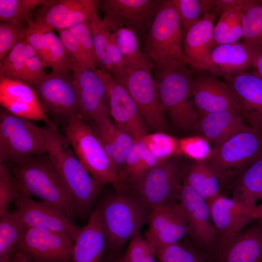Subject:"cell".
Returning a JSON list of instances; mask_svg holds the SVG:
<instances>
[{"label": "cell", "instance_id": "6da1fadb", "mask_svg": "<svg viewBox=\"0 0 262 262\" xmlns=\"http://www.w3.org/2000/svg\"><path fill=\"white\" fill-rule=\"evenodd\" d=\"M43 129L47 153L71 195L77 216L89 218L102 186L85 169L55 124H45Z\"/></svg>", "mask_w": 262, "mask_h": 262}, {"label": "cell", "instance_id": "7a4b0ae2", "mask_svg": "<svg viewBox=\"0 0 262 262\" xmlns=\"http://www.w3.org/2000/svg\"><path fill=\"white\" fill-rule=\"evenodd\" d=\"M20 193L36 196L63 210L71 219L77 216L71 195L47 153L7 164Z\"/></svg>", "mask_w": 262, "mask_h": 262}, {"label": "cell", "instance_id": "3957f363", "mask_svg": "<svg viewBox=\"0 0 262 262\" xmlns=\"http://www.w3.org/2000/svg\"><path fill=\"white\" fill-rule=\"evenodd\" d=\"M184 36L172 0H163L143 38L142 50L155 70L187 66L182 46Z\"/></svg>", "mask_w": 262, "mask_h": 262}, {"label": "cell", "instance_id": "277c9868", "mask_svg": "<svg viewBox=\"0 0 262 262\" xmlns=\"http://www.w3.org/2000/svg\"><path fill=\"white\" fill-rule=\"evenodd\" d=\"M187 66L155 70L154 79L165 115L174 127L185 131L196 130L199 118L193 101V72Z\"/></svg>", "mask_w": 262, "mask_h": 262}, {"label": "cell", "instance_id": "5b68a950", "mask_svg": "<svg viewBox=\"0 0 262 262\" xmlns=\"http://www.w3.org/2000/svg\"><path fill=\"white\" fill-rule=\"evenodd\" d=\"M109 194L98 205L107 247L121 248L148 223L151 211L126 190Z\"/></svg>", "mask_w": 262, "mask_h": 262}, {"label": "cell", "instance_id": "8992f818", "mask_svg": "<svg viewBox=\"0 0 262 262\" xmlns=\"http://www.w3.org/2000/svg\"><path fill=\"white\" fill-rule=\"evenodd\" d=\"M63 134L77 158L99 185L112 184L119 189L118 172L89 123L73 116L62 125Z\"/></svg>", "mask_w": 262, "mask_h": 262}, {"label": "cell", "instance_id": "52a82bcc", "mask_svg": "<svg viewBox=\"0 0 262 262\" xmlns=\"http://www.w3.org/2000/svg\"><path fill=\"white\" fill-rule=\"evenodd\" d=\"M261 157L262 132L247 126L213 147L206 162L222 184L235 178Z\"/></svg>", "mask_w": 262, "mask_h": 262}, {"label": "cell", "instance_id": "ba28073f", "mask_svg": "<svg viewBox=\"0 0 262 262\" xmlns=\"http://www.w3.org/2000/svg\"><path fill=\"white\" fill-rule=\"evenodd\" d=\"M47 153L43 127L0 110V163L14 164Z\"/></svg>", "mask_w": 262, "mask_h": 262}, {"label": "cell", "instance_id": "9c48e42d", "mask_svg": "<svg viewBox=\"0 0 262 262\" xmlns=\"http://www.w3.org/2000/svg\"><path fill=\"white\" fill-rule=\"evenodd\" d=\"M152 68L125 65L110 75L126 90L151 129L164 132L167 129L165 115L160 104Z\"/></svg>", "mask_w": 262, "mask_h": 262}, {"label": "cell", "instance_id": "30bf717a", "mask_svg": "<svg viewBox=\"0 0 262 262\" xmlns=\"http://www.w3.org/2000/svg\"><path fill=\"white\" fill-rule=\"evenodd\" d=\"M32 87L47 115L55 124L62 125L73 116L82 117L75 79L71 70H52Z\"/></svg>", "mask_w": 262, "mask_h": 262}, {"label": "cell", "instance_id": "8fae6325", "mask_svg": "<svg viewBox=\"0 0 262 262\" xmlns=\"http://www.w3.org/2000/svg\"><path fill=\"white\" fill-rule=\"evenodd\" d=\"M183 180L182 168L175 160L169 159L123 190L151 211L166 203L178 201Z\"/></svg>", "mask_w": 262, "mask_h": 262}, {"label": "cell", "instance_id": "7c38bea8", "mask_svg": "<svg viewBox=\"0 0 262 262\" xmlns=\"http://www.w3.org/2000/svg\"><path fill=\"white\" fill-rule=\"evenodd\" d=\"M35 13L31 30L44 33L68 29L98 14L100 0H46Z\"/></svg>", "mask_w": 262, "mask_h": 262}, {"label": "cell", "instance_id": "4fadbf2b", "mask_svg": "<svg viewBox=\"0 0 262 262\" xmlns=\"http://www.w3.org/2000/svg\"><path fill=\"white\" fill-rule=\"evenodd\" d=\"M163 0H100L103 19L114 30L124 27L146 35Z\"/></svg>", "mask_w": 262, "mask_h": 262}, {"label": "cell", "instance_id": "5bb4252c", "mask_svg": "<svg viewBox=\"0 0 262 262\" xmlns=\"http://www.w3.org/2000/svg\"><path fill=\"white\" fill-rule=\"evenodd\" d=\"M13 212L26 228H39L67 235L73 241L81 228L61 209L49 202H37L20 193L15 201Z\"/></svg>", "mask_w": 262, "mask_h": 262}, {"label": "cell", "instance_id": "9a60e30c", "mask_svg": "<svg viewBox=\"0 0 262 262\" xmlns=\"http://www.w3.org/2000/svg\"><path fill=\"white\" fill-rule=\"evenodd\" d=\"M74 241L64 234L26 228L15 249L34 262H70Z\"/></svg>", "mask_w": 262, "mask_h": 262}, {"label": "cell", "instance_id": "2e32d148", "mask_svg": "<svg viewBox=\"0 0 262 262\" xmlns=\"http://www.w3.org/2000/svg\"><path fill=\"white\" fill-rule=\"evenodd\" d=\"M102 81L107 93L110 115L115 125L135 140L147 134L145 122L137 107L124 88L106 71L92 69Z\"/></svg>", "mask_w": 262, "mask_h": 262}, {"label": "cell", "instance_id": "e0dca14e", "mask_svg": "<svg viewBox=\"0 0 262 262\" xmlns=\"http://www.w3.org/2000/svg\"><path fill=\"white\" fill-rule=\"evenodd\" d=\"M178 201L186 219L189 234L197 246L213 251L217 234L208 202L183 180Z\"/></svg>", "mask_w": 262, "mask_h": 262}, {"label": "cell", "instance_id": "ac0fdd59", "mask_svg": "<svg viewBox=\"0 0 262 262\" xmlns=\"http://www.w3.org/2000/svg\"><path fill=\"white\" fill-rule=\"evenodd\" d=\"M213 252L217 262H262V220L238 233L217 237Z\"/></svg>", "mask_w": 262, "mask_h": 262}, {"label": "cell", "instance_id": "d6986e66", "mask_svg": "<svg viewBox=\"0 0 262 262\" xmlns=\"http://www.w3.org/2000/svg\"><path fill=\"white\" fill-rule=\"evenodd\" d=\"M195 72L197 74L193 76L191 90L193 103L199 116L229 110L239 112L234 95L226 83L209 71Z\"/></svg>", "mask_w": 262, "mask_h": 262}, {"label": "cell", "instance_id": "ffe728a7", "mask_svg": "<svg viewBox=\"0 0 262 262\" xmlns=\"http://www.w3.org/2000/svg\"><path fill=\"white\" fill-rule=\"evenodd\" d=\"M145 238L156 248L178 243L189 230L178 201H172L152 210Z\"/></svg>", "mask_w": 262, "mask_h": 262}, {"label": "cell", "instance_id": "44dd1931", "mask_svg": "<svg viewBox=\"0 0 262 262\" xmlns=\"http://www.w3.org/2000/svg\"><path fill=\"white\" fill-rule=\"evenodd\" d=\"M217 238L238 233L262 220V205L250 206L221 194L209 203Z\"/></svg>", "mask_w": 262, "mask_h": 262}, {"label": "cell", "instance_id": "7402d4cb", "mask_svg": "<svg viewBox=\"0 0 262 262\" xmlns=\"http://www.w3.org/2000/svg\"><path fill=\"white\" fill-rule=\"evenodd\" d=\"M0 104L13 115L48 125L54 123L33 87L21 82L0 76Z\"/></svg>", "mask_w": 262, "mask_h": 262}, {"label": "cell", "instance_id": "603a6c76", "mask_svg": "<svg viewBox=\"0 0 262 262\" xmlns=\"http://www.w3.org/2000/svg\"><path fill=\"white\" fill-rule=\"evenodd\" d=\"M233 93L243 118L250 127L262 132V80L253 72L224 77Z\"/></svg>", "mask_w": 262, "mask_h": 262}, {"label": "cell", "instance_id": "cb8c5ba5", "mask_svg": "<svg viewBox=\"0 0 262 262\" xmlns=\"http://www.w3.org/2000/svg\"><path fill=\"white\" fill-rule=\"evenodd\" d=\"M216 14L210 11L184 34L183 52L186 65L192 72L207 71L213 74L210 60L213 48V22Z\"/></svg>", "mask_w": 262, "mask_h": 262}, {"label": "cell", "instance_id": "d4e9b609", "mask_svg": "<svg viewBox=\"0 0 262 262\" xmlns=\"http://www.w3.org/2000/svg\"><path fill=\"white\" fill-rule=\"evenodd\" d=\"M74 75L82 118L88 122L109 119L108 97L100 77L92 69Z\"/></svg>", "mask_w": 262, "mask_h": 262}, {"label": "cell", "instance_id": "484cf974", "mask_svg": "<svg viewBox=\"0 0 262 262\" xmlns=\"http://www.w3.org/2000/svg\"><path fill=\"white\" fill-rule=\"evenodd\" d=\"M106 248V238L97 206L74 241L70 262H101Z\"/></svg>", "mask_w": 262, "mask_h": 262}, {"label": "cell", "instance_id": "4316f807", "mask_svg": "<svg viewBox=\"0 0 262 262\" xmlns=\"http://www.w3.org/2000/svg\"><path fill=\"white\" fill-rule=\"evenodd\" d=\"M252 57L253 49L243 42L216 45L210 53L213 74L216 76L245 72L251 67Z\"/></svg>", "mask_w": 262, "mask_h": 262}, {"label": "cell", "instance_id": "83f0119b", "mask_svg": "<svg viewBox=\"0 0 262 262\" xmlns=\"http://www.w3.org/2000/svg\"><path fill=\"white\" fill-rule=\"evenodd\" d=\"M247 126L238 111L229 110L200 116L196 130L215 147Z\"/></svg>", "mask_w": 262, "mask_h": 262}, {"label": "cell", "instance_id": "f1b7e54d", "mask_svg": "<svg viewBox=\"0 0 262 262\" xmlns=\"http://www.w3.org/2000/svg\"><path fill=\"white\" fill-rule=\"evenodd\" d=\"M88 123L119 172L136 140L110 118L100 122Z\"/></svg>", "mask_w": 262, "mask_h": 262}, {"label": "cell", "instance_id": "f546056e", "mask_svg": "<svg viewBox=\"0 0 262 262\" xmlns=\"http://www.w3.org/2000/svg\"><path fill=\"white\" fill-rule=\"evenodd\" d=\"M25 38L34 49L44 68L71 69V64L59 37L52 31L44 33L28 28Z\"/></svg>", "mask_w": 262, "mask_h": 262}, {"label": "cell", "instance_id": "4dcf8cb0", "mask_svg": "<svg viewBox=\"0 0 262 262\" xmlns=\"http://www.w3.org/2000/svg\"><path fill=\"white\" fill-rule=\"evenodd\" d=\"M162 162L149 151L142 141H135L118 172L119 189L118 191L123 190L138 180Z\"/></svg>", "mask_w": 262, "mask_h": 262}, {"label": "cell", "instance_id": "1f68e13d", "mask_svg": "<svg viewBox=\"0 0 262 262\" xmlns=\"http://www.w3.org/2000/svg\"><path fill=\"white\" fill-rule=\"evenodd\" d=\"M262 196V157L241 172L235 178L232 197L250 206H256Z\"/></svg>", "mask_w": 262, "mask_h": 262}, {"label": "cell", "instance_id": "d6a6232c", "mask_svg": "<svg viewBox=\"0 0 262 262\" xmlns=\"http://www.w3.org/2000/svg\"><path fill=\"white\" fill-rule=\"evenodd\" d=\"M183 179L208 203L222 194L220 181L206 162H194L182 168Z\"/></svg>", "mask_w": 262, "mask_h": 262}, {"label": "cell", "instance_id": "836d02e7", "mask_svg": "<svg viewBox=\"0 0 262 262\" xmlns=\"http://www.w3.org/2000/svg\"><path fill=\"white\" fill-rule=\"evenodd\" d=\"M35 53L25 37L0 62V76L26 84L29 59Z\"/></svg>", "mask_w": 262, "mask_h": 262}, {"label": "cell", "instance_id": "e575fe53", "mask_svg": "<svg viewBox=\"0 0 262 262\" xmlns=\"http://www.w3.org/2000/svg\"><path fill=\"white\" fill-rule=\"evenodd\" d=\"M243 42L253 49H262V5L259 0H241Z\"/></svg>", "mask_w": 262, "mask_h": 262}, {"label": "cell", "instance_id": "d590c367", "mask_svg": "<svg viewBox=\"0 0 262 262\" xmlns=\"http://www.w3.org/2000/svg\"><path fill=\"white\" fill-rule=\"evenodd\" d=\"M243 16L240 6L229 9L220 15L213 30V47L237 42L243 38Z\"/></svg>", "mask_w": 262, "mask_h": 262}, {"label": "cell", "instance_id": "8d00e7d4", "mask_svg": "<svg viewBox=\"0 0 262 262\" xmlns=\"http://www.w3.org/2000/svg\"><path fill=\"white\" fill-rule=\"evenodd\" d=\"M115 31L116 43L125 65H136L154 70L151 60L141 50L139 39L131 30L122 27Z\"/></svg>", "mask_w": 262, "mask_h": 262}, {"label": "cell", "instance_id": "74e56055", "mask_svg": "<svg viewBox=\"0 0 262 262\" xmlns=\"http://www.w3.org/2000/svg\"><path fill=\"white\" fill-rule=\"evenodd\" d=\"M26 229L14 212L0 215V262H7Z\"/></svg>", "mask_w": 262, "mask_h": 262}, {"label": "cell", "instance_id": "f35d334b", "mask_svg": "<svg viewBox=\"0 0 262 262\" xmlns=\"http://www.w3.org/2000/svg\"><path fill=\"white\" fill-rule=\"evenodd\" d=\"M184 34L212 10L213 0H172Z\"/></svg>", "mask_w": 262, "mask_h": 262}, {"label": "cell", "instance_id": "ab89813d", "mask_svg": "<svg viewBox=\"0 0 262 262\" xmlns=\"http://www.w3.org/2000/svg\"><path fill=\"white\" fill-rule=\"evenodd\" d=\"M90 22L98 68L106 71L108 66L107 48L111 34L114 30L103 19L100 18L98 14L92 16Z\"/></svg>", "mask_w": 262, "mask_h": 262}, {"label": "cell", "instance_id": "60d3db41", "mask_svg": "<svg viewBox=\"0 0 262 262\" xmlns=\"http://www.w3.org/2000/svg\"><path fill=\"white\" fill-rule=\"evenodd\" d=\"M46 0H0V22L26 20L29 24L33 21V12Z\"/></svg>", "mask_w": 262, "mask_h": 262}, {"label": "cell", "instance_id": "b9f144b4", "mask_svg": "<svg viewBox=\"0 0 262 262\" xmlns=\"http://www.w3.org/2000/svg\"><path fill=\"white\" fill-rule=\"evenodd\" d=\"M66 54L71 64V71L74 74L93 69L96 65L89 58L78 40L68 29L57 31Z\"/></svg>", "mask_w": 262, "mask_h": 262}, {"label": "cell", "instance_id": "7bdbcfd3", "mask_svg": "<svg viewBox=\"0 0 262 262\" xmlns=\"http://www.w3.org/2000/svg\"><path fill=\"white\" fill-rule=\"evenodd\" d=\"M149 151L157 159L164 162L177 155L178 140L164 132L147 134L141 139Z\"/></svg>", "mask_w": 262, "mask_h": 262}, {"label": "cell", "instance_id": "ee69618b", "mask_svg": "<svg viewBox=\"0 0 262 262\" xmlns=\"http://www.w3.org/2000/svg\"><path fill=\"white\" fill-rule=\"evenodd\" d=\"M28 28L25 20L0 22V62L25 37Z\"/></svg>", "mask_w": 262, "mask_h": 262}, {"label": "cell", "instance_id": "f6af8a7d", "mask_svg": "<svg viewBox=\"0 0 262 262\" xmlns=\"http://www.w3.org/2000/svg\"><path fill=\"white\" fill-rule=\"evenodd\" d=\"M212 149L210 141L203 136H189L179 139L177 155H184L195 162H204Z\"/></svg>", "mask_w": 262, "mask_h": 262}, {"label": "cell", "instance_id": "bcb514c9", "mask_svg": "<svg viewBox=\"0 0 262 262\" xmlns=\"http://www.w3.org/2000/svg\"><path fill=\"white\" fill-rule=\"evenodd\" d=\"M155 249L159 262H200L204 260L195 250L179 242Z\"/></svg>", "mask_w": 262, "mask_h": 262}, {"label": "cell", "instance_id": "7dc6e473", "mask_svg": "<svg viewBox=\"0 0 262 262\" xmlns=\"http://www.w3.org/2000/svg\"><path fill=\"white\" fill-rule=\"evenodd\" d=\"M20 191L9 166L0 163V215L8 211L10 203L18 197Z\"/></svg>", "mask_w": 262, "mask_h": 262}, {"label": "cell", "instance_id": "c3c4849f", "mask_svg": "<svg viewBox=\"0 0 262 262\" xmlns=\"http://www.w3.org/2000/svg\"><path fill=\"white\" fill-rule=\"evenodd\" d=\"M124 256L125 262H157L155 248L140 233L130 241Z\"/></svg>", "mask_w": 262, "mask_h": 262}, {"label": "cell", "instance_id": "681fc988", "mask_svg": "<svg viewBox=\"0 0 262 262\" xmlns=\"http://www.w3.org/2000/svg\"><path fill=\"white\" fill-rule=\"evenodd\" d=\"M90 20L85 21L69 28L76 37L89 58L97 66V60L91 36Z\"/></svg>", "mask_w": 262, "mask_h": 262}, {"label": "cell", "instance_id": "f907efd6", "mask_svg": "<svg viewBox=\"0 0 262 262\" xmlns=\"http://www.w3.org/2000/svg\"><path fill=\"white\" fill-rule=\"evenodd\" d=\"M108 69L106 72L111 76L121 69L124 63L116 41L115 31L110 37L107 48Z\"/></svg>", "mask_w": 262, "mask_h": 262}, {"label": "cell", "instance_id": "816d5d0a", "mask_svg": "<svg viewBox=\"0 0 262 262\" xmlns=\"http://www.w3.org/2000/svg\"><path fill=\"white\" fill-rule=\"evenodd\" d=\"M241 0H213L211 11L221 15L225 11L240 6Z\"/></svg>", "mask_w": 262, "mask_h": 262}, {"label": "cell", "instance_id": "f5cc1de1", "mask_svg": "<svg viewBox=\"0 0 262 262\" xmlns=\"http://www.w3.org/2000/svg\"><path fill=\"white\" fill-rule=\"evenodd\" d=\"M251 67L253 68L252 72L262 80V49H253Z\"/></svg>", "mask_w": 262, "mask_h": 262}, {"label": "cell", "instance_id": "db71d44e", "mask_svg": "<svg viewBox=\"0 0 262 262\" xmlns=\"http://www.w3.org/2000/svg\"><path fill=\"white\" fill-rule=\"evenodd\" d=\"M6 262H34L20 252L15 250Z\"/></svg>", "mask_w": 262, "mask_h": 262}, {"label": "cell", "instance_id": "11a10c76", "mask_svg": "<svg viewBox=\"0 0 262 262\" xmlns=\"http://www.w3.org/2000/svg\"><path fill=\"white\" fill-rule=\"evenodd\" d=\"M109 262H125L124 256L116 258Z\"/></svg>", "mask_w": 262, "mask_h": 262}, {"label": "cell", "instance_id": "9f6ffc18", "mask_svg": "<svg viewBox=\"0 0 262 262\" xmlns=\"http://www.w3.org/2000/svg\"><path fill=\"white\" fill-rule=\"evenodd\" d=\"M259 2L262 5V0H259Z\"/></svg>", "mask_w": 262, "mask_h": 262}, {"label": "cell", "instance_id": "6f0895ef", "mask_svg": "<svg viewBox=\"0 0 262 262\" xmlns=\"http://www.w3.org/2000/svg\"><path fill=\"white\" fill-rule=\"evenodd\" d=\"M200 262H205L204 261V260H202V261H201Z\"/></svg>", "mask_w": 262, "mask_h": 262}, {"label": "cell", "instance_id": "680465c9", "mask_svg": "<svg viewBox=\"0 0 262 262\" xmlns=\"http://www.w3.org/2000/svg\"><path fill=\"white\" fill-rule=\"evenodd\" d=\"M261 199H262V197H261Z\"/></svg>", "mask_w": 262, "mask_h": 262}]
</instances>
